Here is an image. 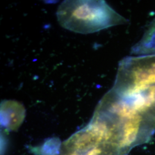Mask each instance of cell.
Here are the masks:
<instances>
[{
    "mask_svg": "<svg viewBox=\"0 0 155 155\" xmlns=\"http://www.w3.org/2000/svg\"><path fill=\"white\" fill-rule=\"evenodd\" d=\"M56 15L63 28L81 34L95 33L127 22L105 1H64Z\"/></svg>",
    "mask_w": 155,
    "mask_h": 155,
    "instance_id": "2",
    "label": "cell"
},
{
    "mask_svg": "<svg viewBox=\"0 0 155 155\" xmlns=\"http://www.w3.org/2000/svg\"><path fill=\"white\" fill-rule=\"evenodd\" d=\"M1 114H8L7 124L10 127H15L22 121L24 109L21 105L13 101H8L1 105Z\"/></svg>",
    "mask_w": 155,
    "mask_h": 155,
    "instance_id": "5",
    "label": "cell"
},
{
    "mask_svg": "<svg viewBox=\"0 0 155 155\" xmlns=\"http://www.w3.org/2000/svg\"><path fill=\"white\" fill-rule=\"evenodd\" d=\"M96 109L111 124L127 153L134 147L148 142L155 133V116L140 110L129 100L110 90Z\"/></svg>",
    "mask_w": 155,
    "mask_h": 155,
    "instance_id": "1",
    "label": "cell"
},
{
    "mask_svg": "<svg viewBox=\"0 0 155 155\" xmlns=\"http://www.w3.org/2000/svg\"><path fill=\"white\" fill-rule=\"evenodd\" d=\"M56 155H81V153L72 150H68L62 145L61 152Z\"/></svg>",
    "mask_w": 155,
    "mask_h": 155,
    "instance_id": "7",
    "label": "cell"
},
{
    "mask_svg": "<svg viewBox=\"0 0 155 155\" xmlns=\"http://www.w3.org/2000/svg\"><path fill=\"white\" fill-rule=\"evenodd\" d=\"M155 83V55L127 56L118 64L111 90L122 93L140 85Z\"/></svg>",
    "mask_w": 155,
    "mask_h": 155,
    "instance_id": "3",
    "label": "cell"
},
{
    "mask_svg": "<svg viewBox=\"0 0 155 155\" xmlns=\"http://www.w3.org/2000/svg\"><path fill=\"white\" fill-rule=\"evenodd\" d=\"M81 155H127L121 148L110 143H100Z\"/></svg>",
    "mask_w": 155,
    "mask_h": 155,
    "instance_id": "6",
    "label": "cell"
},
{
    "mask_svg": "<svg viewBox=\"0 0 155 155\" xmlns=\"http://www.w3.org/2000/svg\"><path fill=\"white\" fill-rule=\"evenodd\" d=\"M136 56L155 55V18L150 23L142 38L132 48Z\"/></svg>",
    "mask_w": 155,
    "mask_h": 155,
    "instance_id": "4",
    "label": "cell"
}]
</instances>
